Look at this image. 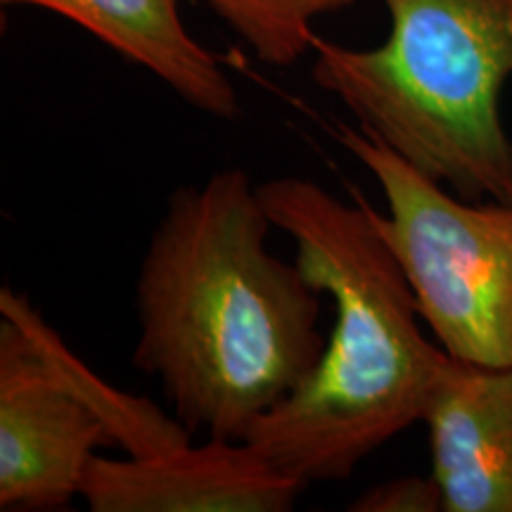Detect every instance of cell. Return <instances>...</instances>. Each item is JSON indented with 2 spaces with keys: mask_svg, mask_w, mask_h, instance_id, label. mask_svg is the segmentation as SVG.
<instances>
[{
  "mask_svg": "<svg viewBox=\"0 0 512 512\" xmlns=\"http://www.w3.org/2000/svg\"><path fill=\"white\" fill-rule=\"evenodd\" d=\"M259 185L240 166L166 200L136 278L133 366L190 434L245 439L316 368L320 292L268 252Z\"/></svg>",
  "mask_w": 512,
  "mask_h": 512,
  "instance_id": "1",
  "label": "cell"
},
{
  "mask_svg": "<svg viewBox=\"0 0 512 512\" xmlns=\"http://www.w3.org/2000/svg\"><path fill=\"white\" fill-rule=\"evenodd\" d=\"M349 192L354 202L302 176L259 183L273 228L290 235L306 280L335 304L316 368L242 439L304 489L349 479L377 448L422 422L448 358L422 335L415 294L368 200Z\"/></svg>",
  "mask_w": 512,
  "mask_h": 512,
  "instance_id": "2",
  "label": "cell"
},
{
  "mask_svg": "<svg viewBox=\"0 0 512 512\" xmlns=\"http://www.w3.org/2000/svg\"><path fill=\"white\" fill-rule=\"evenodd\" d=\"M387 41L316 36L311 79L361 131L463 200L512 202V0H382Z\"/></svg>",
  "mask_w": 512,
  "mask_h": 512,
  "instance_id": "3",
  "label": "cell"
},
{
  "mask_svg": "<svg viewBox=\"0 0 512 512\" xmlns=\"http://www.w3.org/2000/svg\"><path fill=\"white\" fill-rule=\"evenodd\" d=\"M337 143L380 185L368 211L448 356L512 366V202L463 200L380 140L335 124Z\"/></svg>",
  "mask_w": 512,
  "mask_h": 512,
  "instance_id": "4",
  "label": "cell"
},
{
  "mask_svg": "<svg viewBox=\"0 0 512 512\" xmlns=\"http://www.w3.org/2000/svg\"><path fill=\"white\" fill-rule=\"evenodd\" d=\"M107 422L60 358V337L29 297L0 290V510H64L81 496Z\"/></svg>",
  "mask_w": 512,
  "mask_h": 512,
  "instance_id": "5",
  "label": "cell"
},
{
  "mask_svg": "<svg viewBox=\"0 0 512 512\" xmlns=\"http://www.w3.org/2000/svg\"><path fill=\"white\" fill-rule=\"evenodd\" d=\"M304 486L247 441L214 439L159 456H95L81 486L93 512H285Z\"/></svg>",
  "mask_w": 512,
  "mask_h": 512,
  "instance_id": "6",
  "label": "cell"
},
{
  "mask_svg": "<svg viewBox=\"0 0 512 512\" xmlns=\"http://www.w3.org/2000/svg\"><path fill=\"white\" fill-rule=\"evenodd\" d=\"M422 422L446 512H512V366L448 356Z\"/></svg>",
  "mask_w": 512,
  "mask_h": 512,
  "instance_id": "7",
  "label": "cell"
},
{
  "mask_svg": "<svg viewBox=\"0 0 512 512\" xmlns=\"http://www.w3.org/2000/svg\"><path fill=\"white\" fill-rule=\"evenodd\" d=\"M55 12L221 121L240 117V95L219 57L190 34L181 0H0Z\"/></svg>",
  "mask_w": 512,
  "mask_h": 512,
  "instance_id": "8",
  "label": "cell"
},
{
  "mask_svg": "<svg viewBox=\"0 0 512 512\" xmlns=\"http://www.w3.org/2000/svg\"><path fill=\"white\" fill-rule=\"evenodd\" d=\"M268 67L287 69L311 53L313 22L356 0H204Z\"/></svg>",
  "mask_w": 512,
  "mask_h": 512,
  "instance_id": "9",
  "label": "cell"
},
{
  "mask_svg": "<svg viewBox=\"0 0 512 512\" xmlns=\"http://www.w3.org/2000/svg\"><path fill=\"white\" fill-rule=\"evenodd\" d=\"M351 512H437L444 510L437 479L399 477L366 489L349 503Z\"/></svg>",
  "mask_w": 512,
  "mask_h": 512,
  "instance_id": "10",
  "label": "cell"
}]
</instances>
